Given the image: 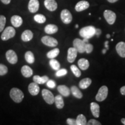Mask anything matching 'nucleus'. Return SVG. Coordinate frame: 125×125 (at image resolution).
Wrapping results in <instances>:
<instances>
[{"label":"nucleus","mask_w":125,"mask_h":125,"mask_svg":"<svg viewBox=\"0 0 125 125\" xmlns=\"http://www.w3.org/2000/svg\"><path fill=\"white\" fill-rule=\"evenodd\" d=\"M96 28L93 26H89L82 28L79 31V35L83 38L90 39L95 35Z\"/></svg>","instance_id":"1"},{"label":"nucleus","mask_w":125,"mask_h":125,"mask_svg":"<svg viewBox=\"0 0 125 125\" xmlns=\"http://www.w3.org/2000/svg\"><path fill=\"white\" fill-rule=\"evenodd\" d=\"M10 97L15 103L21 102L24 98V94L21 90L18 88H12L10 92Z\"/></svg>","instance_id":"2"},{"label":"nucleus","mask_w":125,"mask_h":125,"mask_svg":"<svg viewBox=\"0 0 125 125\" xmlns=\"http://www.w3.org/2000/svg\"><path fill=\"white\" fill-rule=\"evenodd\" d=\"M15 34L16 31L15 29L13 27L9 26L3 31L1 37V40L2 41H7L15 37Z\"/></svg>","instance_id":"3"},{"label":"nucleus","mask_w":125,"mask_h":125,"mask_svg":"<svg viewBox=\"0 0 125 125\" xmlns=\"http://www.w3.org/2000/svg\"><path fill=\"white\" fill-rule=\"evenodd\" d=\"M108 89L106 86H102L96 96V100L98 101H103L107 98L108 96Z\"/></svg>","instance_id":"4"},{"label":"nucleus","mask_w":125,"mask_h":125,"mask_svg":"<svg viewBox=\"0 0 125 125\" xmlns=\"http://www.w3.org/2000/svg\"><path fill=\"white\" fill-rule=\"evenodd\" d=\"M42 95L45 102L48 104H53L54 103V97L53 93L48 89L42 90Z\"/></svg>","instance_id":"5"},{"label":"nucleus","mask_w":125,"mask_h":125,"mask_svg":"<svg viewBox=\"0 0 125 125\" xmlns=\"http://www.w3.org/2000/svg\"><path fill=\"white\" fill-rule=\"evenodd\" d=\"M85 45L86 43L83 41L79 38H75L73 41V46L74 48L77 50L78 52L83 53L85 52Z\"/></svg>","instance_id":"6"},{"label":"nucleus","mask_w":125,"mask_h":125,"mask_svg":"<svg viewBox=\"0 0 125 125\" xmlns=\"http://www.w3.org/2000/svg\"><path fill=\"white\" fill-rule=\"evenodd\" d=\"M60 18L64 24H70L73 20V16L68 9H63L61 12Z\"/></svg>","instance_id":"7"},{"label":"nucleus","mask_w":125,"mask_h":125,"mask_svg":"<svg viewBox=\"0 0 125 125\" xmlns=\"http://www.w3.org/2000/svg\"><path fill=\"white\" fill-rule=\"evenodd\" d=\"M104 16L107 22L109 24H113L116 20V15L113 11L110 10H105L104 12Z\"/></svg>","instance_id":"8"},{"label":"nucleus","mask_w":125,"mask_h":125,"mask_svg":"<svg viewBox=\"0 0 125 125\" xmlns=\"http://www.w3.org/2000/svg\"><path fill=\"white\" fill-rule=\"evenodd\" d=\"M41 41L44 45L50 47H56L58 45V42L55 38L48 35L43 37L41 39Z\"/></svg>","instance_id":"9"},{"label":"nucleus","mask_w":125,"mask_h":125,"mask_svg":"<svg viewBox=\"0 0 125 125\" xmlns=\"http://www.w3.org/2000/svg\"><path fill=\"white\" fill-rule=\"evenodd\" d=\"M6 58L9 63L15 64L18 62V56L13 50H9L6 53Z\"/></svg>","instance_id":"10"},{"label":"nucleus","mask_w":125,"mask_h":125,"mask_svg":"<svg viewBox=\"0 0 125 125\" xmlns=\"http://www.w3.org/2000/svg\"><path fill=\"white\" fill-rule=\"evenodd\" d=\"M40 7V2L38 0H30L28 9L31 13H35L38 10Z\"/></svg>","instance_id":"11"},{"label":"nucleus","mask_w":125,"mask_h":125,"mask_svg":"<svg viewBox=\"0 0 125 125\" xmlns=\"http://www.w3.org/2000/svg\"><path fill=\"white\" fill-rule=\"evenodd\" d=\"M78 51L75 48H70L68 49V54H67V60L69 62H73L75 60L76 56H77Z\"/></svg>","instance_id":"12"},{"label":"nucleus","mask_w":125,"mask_h":125,"mask_svg":"<svg viewBox=\"0 0 125 125\" xmlns=\"http://www.w3.org/2000/svg\"><path fill=\"white\" fill-rule=\"evenodd\" d=\"M44 5L49 11L53 12L57 8V4L55 0H45Z\"/></svg>","instance_id":"13"},{"label":"nucleus","mask_w":125,"mask_h":125,"mask_svg":"<svg viewBox=\"0 0 125 125\" xmlns=\"http://www.w3.org/2000/svg\"><path fill=\"white\" fill-rule=\"evenodd\" d=\"M89 3L87 1H81L76 4L75 9L76 12H82L83 10H85L88 8L89 7Z\"/></svg>","instance_id":"14"},{"label":"nucleus","mask_w":125,"mask_h":125,"mask_svg":"<svg viewBox=\"0 0 125 125\" xmlns=\"http://www.w3.org/2000/svg\"><path fill=\"white\" fill-rule=\"evenodd\" d=\"M40 88L39 87L38 83L35 82L31 83L29 85V93L31 94L32 96H37L38 94L40 92Z\"/></svg>","instance_id":"15"},{"label":"nucleus","mask_w":125,"mask_h":125,"mask_svg":"<svg viewBox=\"0 0 125 125\" xmlns=\"http://www.w3.org/2000/svg\"><path fill=\"white\" fill-rule=\"evenodd\" d=\"M12 24L15 27H19L23 24V19L18 15H13L10 19Z\"/></svg>","instance_id":"16"},{"label":"nucleus","mask_w":125,"mask_h":125,"mask_svg":"<svg viewBox=\"0 0 125 125\" xmlns=\"http://www.w3.org/2000/svg\"><path fill=\"white\" fill-rule=\"evenodd\" d=\"M116 51L122 57H125V42H120L116 45Z\"/></svg>","instance_id":"17"},{"label":"nucleus","mask_w":125,"mask_h":125,"mask_svg":"<svg viewBox=\"0 0 125 125\" xmlns=\"http://www.w3.org/2000/svg\"><path fill=\"white\" fill-rule=\"evenodd\" d=\"M90 109L92 114L95 118H98L100 116V106L96 103L93 102L90 104Z\"/></svg>","instance_id":"18"},{"label":"nucleus","mask_w":125,"mask_h":125,"mask_svg":"<svg viewBox=\"0 0 125 125\" xmlns=\"http://www.w3.org/2000/svg\"><path fill=\"white\" fill-rule=\"evenodd\" d=\"M21 40L24 42H28L33 38V33L30 30H26L21 34Z\"/></svg>","instance_id":"19"},{"label":"nucleus","mask_w":125,"mask_h":125,"mask_svg":"<svg viewBox=\"0 0 125 125\" xmlns=\"http://www.w3.org/2000/svg\"><path fill=\"white\" fill-rule=\"evenodd\" d=\"M21 72L23 75L26 78H30L33 74L32 70L28 65H24L21 67Z\"/></svg>","instance_id":"20"},{"label":"nucleus","mask_w":125,"mask_h":125,"mask_svg":"<svg viewBox=\"0 0 125 125\" xmlns=\"http://www.w3.org/2000/svg\"><path fill=\"white\" fill-rule=\"evenodd\" d=\"M57 90L62 96L68 97L70 94V90L68 87L65 85H60L57 87Z\"/></svg>","instance_id":"21"},{"label":"nucleus","mask_w":125,"mask_h":125,"mask_svg":"<svg viewBox=\"0 0 125 125\" xmlns=\"http://www.w3.org/2000/svg\"><path fill=\"white\" fill-rule=\"evenodd\" d=\"M58 31V27L54 24H48L45 27V32L48 34H53Z\"/></svg>","instance_id":"22"},{"label":"nucleus","mask_w":125,"mask_h":125,"mask_svg":"<svg viewBox=\"0 0 125 125\" xmlns=\"http://www.w3.org/2000/svg\"><path fill=\"white\" fill-rule=\"evenodd\" d=\"M78 64L82 70H86L89 67V62L87 59L84 58L79 59L78 62Z\"/></svg>","instance_id":"23"},{"label":"nucleus","mask_w":125,"mask_h":125,"mask_svg":"<svg viewBox=\"0 0 125 125\" xmlns=\"http://www.w3.org/2000/svg\"><path fill=\"white\" fill-rule=\"evenodd\" d=\"M92 83L91 79L89 78H84L79 82V86L82 89H86Z\"/></svg>","instance_id":"24"},{"label":"nucleus","mask_w":125,"mask_h":125,"mask_svg":"<svg viewBox=\"0 0 125 125\" xmlns=\"http://www.w3.org/2000/svg\"><path fill=\"white\" fill-rule=\"evenodd\" d=\"M48 80H49V78H48V76L46 75L43 76L35 75L33 77L34 82L38 84H44L45 83H46Z\"/></svg>","instance_id":"25"},{"label":"nucleus","mask_w":125,"mask_h":125,"mask_svg":"<svg viewBox=\"0 0 125 125\" xmlns=\"http://www.w3.org/2000/svg\"><path fill=\"white\" fill-rule=\"evenodd\" d=\"M54 103L56 107L58 109L62 108L64 105V103L62 95H57L54 97Z\"/></svg>","instance_id":"26"},{"label":"nucleus","mask_w":125,"mask_h":125,"mask_svg":"<svg viewBox=\"0 0 125 125\" xmlns=\"http://www.w3.org/2000/svg\"><path fill=\"white\" fill-rule=\"evenodd\" d=\"M71 91L73 95L77 98H82L83 94L79 89L75 86H73L71 87Z\"/></svg>","instance_id":"27"},{"label":"nucleus","mask_w":125,"mask_h":125,"mask_svg":"<svg viewBox=\"0 0 125 125\" xmlns=\"http://www.w3.org/2000/svg\"><path fill=\"white\" fill-rule=\"evenodd\" d=\"M59 53H60V50H59V48H55V49H53L52 51H49V52H48L46 56L48 58L50 59H54L57 57Z\"/></svg>","instance_id":"28"},{"label":"nucleus","mask_w":125,"mask_h":125,"mask_svg":"<svg viewBox=\"0 0 125 125\" xmlns=\"http://www.w3.org/2000/svg\"><path fill=\"white\" fill-rule=\"evenodd\" d=\"M25 59L29 64H32L35 62V57L34 54L31 51H28L25 54Z\"/></svg>","instance_id":"29"},{"label":"nucleus","mask_w":125,"mask_h":125,"mask_svg":"<svg viewBox=\"0 0 125 125\" xmlns=\"http://www.w3.org/2000/svg\"><path fill=\"white\" fill-rule=\"evenodd\" d=\"M76 125H87V121L86 117L83 114H79L76 119Z\"/></svg>","instance_id":"30"},{"label":"nucleus","mask_w":125,"mask_h":125,"mask_svg":"<svg viewBox=\"0 0 125 125\" xmlns=\"http://www.w3.org/2000/svg\"><path fill=\"white\" fill-rule=\"evenodd\" d=\"M34 19L37 23H40V24H42L46 21V19L44 15L42 14H37L34 16Z\"/></svg>","instance_id":"31"},{"label":"nucleus","mask_w":125,"mask_h":125,"mask_svg":"<svg viewBox=\"0 0 125 125\" xmlns=\"http://www.w3.org/2000/svg\"><path fill=\"white\" fill-rule=\"evenodd\" d=\"M49 64L53 69L56 70V71L59 70L60 68V64L59 63V62L54 59H51V60L49 62Z\"/></svg>","instance_id":"32"},{"label":"nucleus","mask_w":125,"mask_h":125,"mask_svg":"<svg viewBox=\"0 0 125 125\" xmlns=\"http://www.w3.org/2000/svg\"><path fill=\"white\" fill-rule=\"evenodd\" d=\"M70 68H71V70L72 72H73V73L74 74V75L76 77H79L81 75V71L75 65H71Z\"/></svg>","instance_id":"33"},{"label":"nucleus","mask_w":125,"mask_h":125,"mask_svg":"<svg viewBox=\"0 0 125 125\" xmlns=\"http://www.w3.org/2000/svg\"><path fill=\"white\" fill-rule=\"evenodd\" d=\"M6 23V18L3 15H0V32L4 30Z\"/></svg>","instance_id":"34"},{"label":"nucleus","mask_w":125,"mask_h":125,"mask_svg":"<svg viewBox=\"0 0 125 125\" xmlns=\"http://www.w3.org/2000/svg\"><path fill=\"white\" fill-rule=\"evenodd\" d=\"M8 71V67L6 65L0 64V75L2 76L7 74Z\"/></svg>","instance_id":"35"},{"label":"nucleus","mask_w":125,"mask_h":125,"mask_svg":"<svg viewBox=\"0 0 125 125\" xmlns=\"http://www.w3.org/2000/svg\"><path fill=\"white\" fill-rule=\"evenodd\" d=\"M67 74V70L65 68H62V69H59L57 70V71L56 73V76L57 77H60V76H64Z\"/></svg>","instance_id":"36"},{"label":"nucleus","mask_w":125,"mask_h":125,"mask_svg":"<svg viewBox=\"0 0 125 125\" xmlns=\"http://www.w3.org/2000/svg\"><path fill=\"white\" fill-rule=\"evenodd\" d=\"M93 50V46L90 43H86L85 45V52L87 53H90Z\"/></svg>","instance_id":"37"},{"label":"nucleus","mask_w":125,"mask_h":125,"mask_svg":"<svg viewBox=\"0 0 125 125\" xmlns=\"http://www.w3.org/2000/svg\"><path fill=\"white\" fill-rule=\"evenodd\" d=\"M46 85H47V86H48V87H49V88L53 89L56 87V83L54 81L49 80H49L47 81Z\"/></svg>","instance_id":"38"},{"label":"nucleus","mask_w":125,"mask_h":125,"mask_svg":"<svg viewBox=\"0 0 125 125\" xmlns=\"http://www.w3.org/2000/svg\"><path fill=\"white\" fill-rule=\"evenodd\" d=\"M88 125H101V123L95 119H90L88 122L87 123Z\"/></svg>","instance_id":"39"},{"label":"nucleus","mask_w":125,"mask_h":125,"mask_svg":"<svg viewBox=\"0 0 125 125\" xmlns=\"http://www.w3.org/2000/svg\"><path fill=\"white\" fill-rule=\"evenodd\" d=\"M67 124L69 125H76V119L72 118H68L67 119Z\"/></svg>","instance_id":"40"},{"label":"nucleus","mask_w":125,"mask_h":125,"mask_svg":"<svg viewBox=\"0 0 125 125\" xmlns=\"http://www.w3.org/2000/svg\"><path fill=\"white\" fill-rule=\"evenodd\" d=\"M101 34V30L100 29H96V32H95V35H96L98 37L100 34Z\"/></svg>","instance_id":"41"},{"label":"nucleus","mask_w":125,"mask_h":125,"mask_svg":"<svg viewBox=\"0 0 125 125\" xmlns=\"http://www.w3.org/2000/svg\"><path fill=\"white\" fill-rule=\"evenodd\" d=\"M120 92H121V93L122 94L125 95V86L121 87V89H120Z\"/></svg>","instance_id":"42"},{"label":"nucleus","mask_w":125,"mask_h":125,"mask_svg":"<svg viewBox=\"0 0 125 125\" xmlns=\"http://www.w3.org/2000/svg\"><path fill=\"white\" fill-rule=\"evenodd\" d=\"M1 2L3 3V4H4L5 5H8L10 2L11 0H1Z\"/></svg>","instance_id":"43"},{"label":"nucleus","mask_w":125,"mask_h":125,"mask_svg":"<svg viewBox=\"0 0 125 125\" xmlns=\"http://www.w3.org/2000/svg\"><path fill=\"white\" fill-rule=\"evenodd\" d=\"M108 41H107L105 42V48H106V49H107V50L109 49L108 45Z\"/></svg>","instance_id":"44"},{"label":"nucleus","mask_w":125,"mask_h":125,"mask_svg":"<svg viewBox=\"0 0 125 125\" xmlns=\"http://www.w3.org/2000/svg\"><path fill=\"white\" fill-rule=\"evenodd\" d=\"M107 1L110 3H114V2H116V1H118V0H107Z\"/></svg>","instance_id":"45"},{"label":"nucleus","mask_w":125,"mask_h":125,"mask_svg":"<svg viewBox=\"0 0 125 125\" xmlns=\"http://www.w3.org/2000/svg\"><path fill=\"white\" fill-rule=\"evenodd\" d=\"M83 42H85V43H89V39L83 38Z\"/></svg>","instance_id":"46"},{"label":"nucleus","mask_w":125,"mask_h":125,"mask_svg":"<svg viewBox=\"0 0 125 125\" xmlns=\"http://www.w3.org/2000/svg\"><path fill=\"white\" fill-rule=\"evenodd\" d=\"M121 122H122V123L123 125H125V118H122V119Z\"/></svg>","instance_id":"47"},{"label":"nucleus","mask_w":125,"mask_h":125,"mask_svg":"<svg viewBox=\"0 0 125 125\" xmlns=\"http://www.w3.org/2000/svg\"><path fill=\"white\" fill-rule=\"evenodd\" d=\"M107 49H106V48H105V49H103V54H105V52H106V51H107Z\"/></svg>","instance_id":"48"},{"label":"nucleus","mask_w":125,"mask_h":125,"mask_svg":"<svg viewBox=\"0 0 125 125\" xmlns=\"http://www.w3.org/2000/svg\"><path fill=\"white\" fill-rule=\"evenodd\" d=\"M106 37H107V38H110L111 35H109V34H107V36H106Z\"/></svg>","instance_id":"49"},{"label":"nucleus","mask_w":125,"mask_h":125,"mask_svg":"<svg viewBox=\"0 0 125 125\" xmlns=\"http://www.w3.org/2000/svg\"><path fill=\"white\" fill-rule=\"evenodd\" d=\"M78 27H79V26H78V24H76V25H75V27H76V28H78Z\"/></svg>","instance_id":"50"}]
</instances>
